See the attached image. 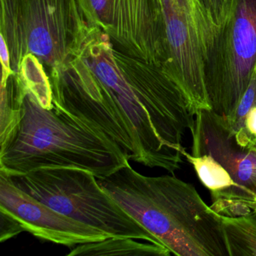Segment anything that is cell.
Wrapping results in <instances>:
<instances>
[{
  "label": "cell",
  "mask_w": 256,
  "mask_h": 256,
  "mask_svg": "<svg viewBox=\"0 0 256 256\" xmlns=\"http://www.w3.org/2000/svg\"><path fill=\"white\" fill-rule=\"evenodd\" d=\"M53 104L84 121L146 167L174 174L194 116L162 67L116 48L90 26L68 62L48 74Z\"/></svg>",
  "instance_id": "cell-1"
},
{
  "label": "cell",
  "mask_w": 256,
  "mask_h": 256,
  "mask_svg": "<svg viewBox=\"0 0 256 256\" xmlns=\"http://www.w3.org/2000/svg\"><path fill=\"white\" fill-rule=\"evenodd\" d=\"M97 180L172 254L229 256L221 216L192 184L174 175L144 176L130 163Z\"/></svg>",
  "instance_id": "cell-2"
},
{
  "label": "cell",
  "mask_w": 256,
  "mask_h": 256,
  "mask_svg": "<svg viewBox=\"0 0 256 256\" xmlns=\"http://www.w3.org/2000/svg\"><path fill=\"white\" fill-rule=\"evenodd\" d=\"M128 160L102 133L54 106L44 108L28 90L20 120L1 144L0 173L22 174L42 168L74 167L104 179Z\"/></svg>",
  "instance_id": "cell-3"
},
{
  "label": "cell",
  "mask_w": 256,
  "mask_h": 256,
  "mask_svg": "<svg viewBox=\"0 0 256 256\" xmlns=\"http://www.w3.org/2000/svg\"><path fill=\"white\" fill-rule=\"evenodd\" d=\"M90 26L79 0H1L0 32L16 74L29 54L49 72L64 66Z\"/></svg>",
  "instance_id": "cell-4"
},
{
  "label": "cell",
  "mask_w": 256,
  "mask_h": 256,
  "mask_svg": "<svg viewBox=\"0 0 256 256\" xmlns=\"http://www.w3.org/2000/svg\"><path fill=\"white\" fill-rule=\"evenodd\" d=\"M2 174L42 203L110 238H134L162 245L101 186L89 170L46 167L22 174Z\"/></svg>",
  "instance_id": "cell-5"
},
{
  "label": "cell",
  "mask_w": 256,
  "mask_h": 256,
  "mask_svg": "<svg viewBox=\"0 0 256 256\" xmlns=\"http://www.w3.org/2000/svg\"><path fill=\"white\" fill-rule=\"evenodd\" d=\"M164 22L163 71L182 92L193 114L211 110L206 73L216 26L199 0H161Z\"/></svg>",
  "instance_id": "cell-6"
},
{
  "label": "cell",
  "mask_w": 256,
  "mask_h": 256,
  "mask_svg": "<svg viewBox=\"0 0 256 256\" xmlns=\"http://www.w3.org/2000/svg\"><path fill=\"white\" fill-rule=\"evenodd\" d=\"M256 62V0H230L228 12L216 29L208 73L211 110L226 116L245 92Z\"/></svg>",
  "instance_id": "cell-7"
},
{
  "label": "cell",
  "mask_w": 256,
  "mask_h": 256,
  "mask_svg": "<svg viewBox=\"0 0 256 256\" xmlns=\"http://www.w3.org/2000/svg\"><path fill=\"white\" fill-rule=\"evenodd\" d=\"M90 26L124 53L162 66L164 22L161 0H79Z\"/></svg>",
  "instance_id": "cell-8"
},
{
  "label": "cell",
  "mask_w": 256,
  "mask_h": 256,
  "mask_svg": "<svg viewBox=\"0 0 256 256\" xmlns=\"http://www.w3.org/2000/svg\"><path fill=\"white\" fill-rule=\"evenodd\" d=\"M0 210L14 217L25 232L38 239L73 246L98 242L108 234L70 218L42 203L13 185L0 174Z\"/></svg>",
  "instance_id": "cell-9"
},
{
  "label": "cell",
  "mask_w": 256,
  "mask_h": 256,
  "mask_svg": "<svg viewBox=\"0 0 256 256\" xmlns=\"http://www.w3.org/2000/svg\"><path fill=\"white\" fill-rule=\"evenodd\" d=\"M192 155H210L233 178L238 192L256 202V151L241 146L224 116L198 110L190 128Z\"/></svg>",
  "instance_id": "cell-10"
},
{
  "label": "cell",
  "mask_w": 256,
  "mask_h": 256,
  "mask_svg": "<svg viewBox=\"0 0 256 256\" xmlns=\"http://www.w3.org/2000/svg\"><path fill=\"white\" fill-rule=\"evenodd\" d=\"M164 246L130 238H109L76 246L67 256H169Z\"/></svg>",
  "instance_id": "cell-11"
},
{
  "label": "cell",
  "mask_w": 256,
  "mask_h": 256,
  "mask_svg": "<svg viewBox=\"0 0 256 256\" xmlns=\"http://www.w3.org/2000/svg\"><path fill=\"white\" fill-rule=\"evenodd\" d=\"M28 91L22 78L16 73L1 84L0 144L5 143L16 130L20 120L22 103Z\"/></svg>",
  "instance_id": "cell-12"
},
{
  "label": "cell",
  "mask_w": 256,
  "mask_h": 256,
  "mask_svg": "<svg viewBox=\"0 0 256 256\" xmlns=\"http://www.w3.org/2000/svg\"><path fill=\"white\" fill-rule=\"evenodd\" d=\"M221 218L229 256H256V212Z\"/></svg>",
  "instance_id": "cell-13"
},
{
  "label": "cell",
  "mask_w": 256,
  "mask_h": 256,
  "mask_svg": "<svg viewBox=\"0 0 256 256\" xmlns=\"http://www.w3.org/2000/svg\"><path fill=\"white\" fill-rule=\"evenodd\" d=\"M182 156L193 166L200 182L210 190V193L218 192L230 188L232 191L241 196L238 192L236 184L230 174L211 156H193L186 152V150Z\"/></svg>",
  "instance_id": "cell-14"
},
{
  "label": "cell",
  "mask_w": 256,
  "mask_h": 256,
  "mask_svg": "<svg viewBox=\"0 0 256 256\" xmlns=\"http://www.w3.org/2000/svg\"><path fill=\"white\" fill-rule=\"evenodd\" d=\"M18 74L42 107L46 109H52L54 107L48 74L43 64L35 56L29 54L24 58L20 72Z\"/></svg>",
  "instance_id": "cell-15"
},
{
  "label": "cell",
  "mask_w": 256,
  "mask_h": 256,
  "mask_svg": "<svg viewBox=\"0 0 256 256\" xmlns=\"http://www.w3.org/2000/svg\"><path fill=\"white\" fill-rule=\"evenodd\" d=\"M256 106V62L253 67L248 86L242 94L239 102L232 113L224 116L232 132L242 130L244 127L246 116L250 109Z\"/></svg>",
  "instance_id": "cell-16"
},
{
  "label": "cell",
  "mask_w": 256,
  "mask_h": 256,
  "mask_svg": "<svg viewBox=\"0 0 256 256\" xmlns=\"http://www.w3.org/2000/svg\"><path fill=\"white\" fill-rule=\"evenodd\" d=\"M199 2L216 29L220 28L228 12L230 0H199Z\"/></svg>",
  "instance_id": "cell-17"
},
{
  "label": "cell",
  "mask_w": 256,
  "mask_h": 256,
  "mask_svg": "<svg viewBox=\"0 0 256 256\" xmlns=\"http://www.w3.org/2000/svg\"><path fill=\"white\" fill-rule=\"evenodd\" d=\"M0 241L8 240L17 236L22 232H25L22 224L14 217L0 210Z\"/></svg>",
  "instance_id": "cell-18"
},
{
  "label": "cell",
  "mask_w": 256,
  "mask_h": 256,
  "mask_svg": "<svg viewBox=\"0 0 256 256\" xmlns=\"http://www.w3.org/2000/svg\"><path fill=\"white\" fill-rule=\"evenodd\" d=\"M0 56H1V64H2V80H1V84H2L6 82L10 76L14 73L12 70L10 52H8L6 44L2 37H1Z\"/></svg>",
  "instance_id": "cell-19"
},
{
  "label": "cell",
  "mask_w": 256,
  "mask_h": 256,
  "mask_svg": "<svg viewBox=\"0 0 256 256\" xmlns=\"http://www.w3.org/2000/svg\"><path fill=\"white\" fill-rule=\"evenodd\" d=\"M250 138V144L256 140V106L250 109L246 116L244 127L242 128Z\"/></svg>",
  "instance_id": "cell-20"
},
{
  "label": "cell",
  "mask_w": 256,
  "mask_h": 256,
  "mask_svg": "<svg viewBox=\"0 0 256 256\" xmlns=\"http://www.w3.org/2000/svg\"><path fill=\"white\" fill-rule=\"evenodd\" d=\"M250 148H251L252 150H254L256 151V140L252 142L251 144H250Z\"/></svg>",
  "instance_id": "cell-21"
},
{
  "label": "cell",
  "mask_w": 256,
  "mask_h": 256,
  "mask_svg": "<svg viewBox=\"0 0 256 256\" xmlns=\"http://www.w3.org/2000/svg\"><path fill=\"white\" fill-rule=\"evenodd\" d=\"M254 212H256V211H254Z\"/></svg>",
  "instance_id": "cell-22"
},
{
  "label": "cell",
  "mask_w": 256,
  "mask_h": 256,
  "mask_svg": "<svg viewBox=\"0 0 256 256\" xmlns=\"http://www.w3.org/2000/svg\"></svg>",
  "instance_id": "cell-23"
},
{
  "label": "cell",
  "mask_w": 256,
  "mask_h": 256,
  "mask_svg": "<svg viewBox=\"0 0 256 256\" xmlns=\"http://www.w3.org/2000/svg\"></svg>",
  "instance_id": "cell-24"
}]
</instances>
